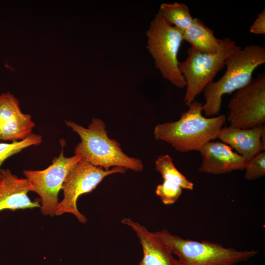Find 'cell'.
Returning a JSON list of instances; mask_svg holds the SVG:
<instances>
[{"label": "cell", "instance_id": "5bb4252c", "mask_svg": "<svg viewBox=\"0 0 265 265\" xmlns=\"http://www.w3.org/2000/svg\"><path fill=\"white\" fill-rule=\"evenodd\" d=\"M265 125L250 129L232 126L223 127L217 138L234 149L245 159H249L265 149Z\"/></svg>", "mask_w": 265, "mask_h": 265}, {"label": "cell", "instance_id": "4fadbf2b", "mask_svg": "<svg viewBox=\"0 0 265 265\" xmlns=\"http://www.w3.org/2000/svg\"><path fill=\"white\" fill-rule=\"evenodd\" d=\"M122 224L130 226L136 233L143 249V257L138 265H180L173 256L172 249L145 226L130 218H124Z\"/></svg>", "mask_w": 265, "mask_h": 265}, {"label": "cell", "instance_id": "e0dca14e", "mask_svg": "<svg viewBox=\"0 0 265 265\" xmlns=\"http://www.w3.org/2000/svg\"><path fill=\"white\" fill-rule=\"evenodd\" d=\"M156 170L159 172L163 180L174 183L183 189L192 190L194 184L189 181L175 166L172 159L168 155L159 156L155 161Z\"/></svg>", "mask_w": 265, "mask_h": 265}, {"label": "cell", "instance_id": "6da1fadb", "mask_svg": "<svg viewBox=\"0 0 265 265\" xmlns=\"http://www.w3.org/2000/svg\"><path fill=\"white\" fill-rule=\"evenodd\" d=\"M188 107L178 120L157 125L154 130L155 139L168 143L179 152H187L198 151L217 138L226 123V116H204L203 105L195 100Z\"/></svg>", "mask_w": 265, "mask_h": 265}, {"label": "cell", "instance_id": "ac0fdd59", "mask_svg": "<svg viewBox=\"0 0 265 265\" xmlns=\"http://www.w3.org/2000/svg\"><path fill=\"white\" fill-rule=\"evenodd\" d=\"M42 142V136L31 133L25 139L9 143H0V177L1 167L3 163L9 158L21 152L23 150L33 146L40 144Z\"/></svg>", "mask_w": 265, "mask_h": 265}, {"label": "cell", "instance_id": "277c9868", "mask_svg": "<svg viewBox=\"0 0 265 265\" xmlns=\"http://www.w3.org/2000/svg\"><path fill=\"white\" fill-rule=\"evenodd\" d=\"M178 257L180 265H235L255 256L258 251L237 250L220 243L184 238L162 229L155 232Z\"/></svg>", "mask_w": 265, "mask_h": 265}, {"label": "cell", "instance_id": "5b68a950", "mask_svg": "<svg viewBox=\"0 0 265 265\" xmlns=\"http://www.w3.org/2000/svg\"><path fill=\"white\" fill-rule=\"evenodd\" d=\"M146 36V48L162 77L178 88L186 87L178 59L184 41L183 31L167 23L158 12L150 23Z\"/></svg>", "mask_w": 265, "mask_h": 265}, {"label": "cell", "instance_id": "44dd1931", "mask_svg": "<svg viewBox=\"0 0 265 265\" xmlns=\"http://www.w3.org/2000/svg\"><path fill=\"white\" fill-rule=\"evenodd\" d=\"M250 32L255 34H265V9H264L250 26Z\"/></svg>", "mask_w": 265, "mask_h": 265}, {"label": "cell", "instance_id": "8fae6325", "mask_svg": "<svg viewBox=\"0 0 265 265\" xmlns=\"http://www.w3.org/2000/svg\"><path fill=\"white\" fill-rule=\"evenodd\" d=\"M198 151L202 157L199 172L220 175L244 169L246 159L224 143L211 141Z\"/></svg>", "mask_w": 265, "mask_h": 265}, {"label": "cell", "instance_id": "9a60e30c", "mask_svg": "<svg viewBox=\"0 0 265 265\" xmlns=\"http://www.w3.org/2000/svg\"><path fill=\"white\" fill-rule=\"evenodd\" d=\"M183 37L192 48L209 53H217L222 44V39L216 38L213 30L198 18H194L189 26L183 31Z\"/></svg>", "mask_w": 265, "mask_h": 265}, {"label": "cell", "instance_id": "30bf717a", "mask_svg": "<svg viewBox=\"0 0 265 265\" xmlns=\"http://www.w3.org/2000/svg\"><path fill=\"white\" fill-rule=\"evenodd\" d=\"M35 127L29 114L23 113L19 102L10 92L0 94V140L15 142L31 134Z\"/></svg>", "mask_w": 265, "mask_h": 265}, {"label": "cell", "instance_id": "7a4b0ae2", "mask_svg": "<svg viewBox=\"0 0 265 265\" xmlns=\"http://www.w3.org/2000/svg\"><path fill=\"white\" fill-rule=\"evenodd\" d=\"M65 122L80 138L75 148V155L106 170L114 167L135 172L143 170L144 166L141 159L125 154L120 144L108 136L106 124L103 120L93 118L87 128L71 121Z\"/></svg>", "mask_w": 265, "mask_h": 265}, {"label": "cell", "instance_id": "3957f363", "mask_svg": "<svg viewBox=\"0 0 265 265\" xmlns=\"http://www.w3.org/2000/svg\"><path fill=\"white\" fill-rule=\"evenodd\" d=\"M265 63V49L258 45H246L230 54L225 61L224 75L217 81L208 84L203 91L205 116L219 115L222 96L247 85L252 80L255 70Z\"/></svg>", "mask_w": 265, "mask_h": 265}, {"label": "cell", "instance_id": "9c48e42d", "mask_svg": "<svg viewBox=\"0 0 265 265\" xmlns=\"http://www.w3.org/2000/svg\"><path fill=\"white\" fill-rule=\"evenodd\" d=\"M226 120L231 126L250 129L265 122V74H259L230 99Z\"/></svg>", "mask_w": 265, "mask_h": 265}, {"label": "cell", "instance_id": "2e32d148", "mask_svg": "<svg viewBox=\"0 0 265 265\" xmlns=\"http://www.w3.org/2000/svg\"><path fill=\"white\" fill-rule=\"evenodd\" d=\"M159 12L167 23L182 31L187 29L194 20L187 6L182 3H163Z\"/></svg>", "mask_w": 265, "mask_h": 265}, {"label": "cell", "instance_id": "d6986e66", "mask_svg": "<svg viewBox=\"0 0 265 265\" xmlns=\"http://www.w3.org/2000/svg\"><path fill=\"white\" fill-rule=\"evenodd\" d=\"M244 178L253 181L265 175V153L261 152L252 158L246 159Z\"/></svg>", "mask_w": 265, "mask_h": 265}, {"label": "cell", "instance_id": "ffe728a7", "mask_svg": "<svg viewBox=\"0 0 265 265\" xmlns=\"http://www.w3.org/2000/svg\"><path fill=\"white\" fill-rule=\"evenodd\" d=\"M183 188L178 185L166 180L159 185L155 192L165 205H172L179 198Z\"/></svg>", "mask_w": 265, "mask_h": 265}, {"label": "cell", "instance_id": "7c38bea8", "mask_svg": "<svg viewBox=\"0 0 265 265\" xmlns=\"http://www.w3.org/2000/svg\"><path fill=\"white\" fill-rule=\"evenodd\" d=\"M30 186L25 178H20L8 169H1L0 177V212L4 210L40 208V201H32L28 196Z\"/></svg>", "mask_w": 265, "mask_h": 265}, {"label": "cell", "instance_id": "52a82bcc", "mask_svg": "<svg viewBox=\"0 0 265 265\" xmlns=\"http://www.w3.org/2000/svg\"><path fill=\"white\" fill-rule=\"evenodd\" d=\"M60 141L61 152L48 167L40 170H26L23 172L30 184V191L39 195L40 211L45 216L55 215L59 203V192L69 173L81 159L76 155L71 157H65L63 148L65 142L63 140Z\"/></svg>", "mask_w": 265, "mask_h": 265}, {"label": "cell", "instance_id": "8992f818", "mask_svg": "<svg viewBox=\"0 0 265 265\" xmlns=\"http://www.w3.org/2000/svg\"><path fill=\"white\" fill-rule=\"evenodd\" d=\"M241 47L229 38L222 39L221 47L215 53L199 51L192 47L187 49V56L179 62L180 73L186 82L184 101L188 106L205 87L213 81L217 74L225 66L226 58Z\"/></svg>", "mask_w": 265, "mask_h": 265}, {"label": "cell", "instance_id": "ba28073f", "mask_svg": "<svg viewBox=\"0 0 265 265\" xmlns=\"http://www.w3.org/2000/svg\"><path fill=\"white\" fill-rule=\"evenodd\" d=\"M126 169L114 167L106 170L103 168L94 166L81 159L72 169L63 185V197L59 202L55 215L65 213L74 215L81 223H85L87 218L80 212L77 201L80 196L92 191L103 179L108 175L115 173H124Z\"/></svg>", "mask_w": 265, "mask_h": 265}]
</instances>
